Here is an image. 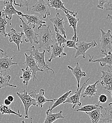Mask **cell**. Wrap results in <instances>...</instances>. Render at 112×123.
I'll return each mask as SVG.
<instances>
[{"label": "cell", "mask_w": 112, "mask_h": 123, "mask_svg": "<svg viewBox=\"0 0 112 123\" xmlns=\"http://www.w3.org/2000/svg\"></svg>", "instance_id": "obj_43"}, {"label": "cell", "mask_w": 112, "mask_h": 123, "mask_svg": "<svg viewBox=\"0 0 112 123\" xmlns=\"http://www.w3.org/2000/svg\"><path fill=\"white\" fill-rule=\"evenodd\" d=\"M98 104L105 103L108 100V96L105 93H101L98 97Z\"/></svg>", "instance_id": "obj_33"}, {"label": "cell", "mask_w": 112, "mask_h": 123, "mask_svg": "<svg viewBox=\"0 0 112 123\" xmlns=\"http://www.w3.org/2000/svg\"><path fill=\"white\" fill-rule=\"evenodd\" d=\"M30 123H32V117H30Z\"/></svg>", "instance_id": "obj_41"}, {"label": "cell", "mask_w": 112, "mask_h": 123, "mask_svg": "<svg viewBox=\"0 0 112 123\" xmlns=\"http://www.w3.org/2000/svg\"><path fill=\"white\" fill-rule=\"evenodd\" d=\"M63 111L61 110L56 113H53L52 112L46 111V117L44 123H52L56 120L61 118H64L63 116Z\"/></svg>", "instance_id": "obj_23"}, {"label": "cell", "mask_w": 112, "mask_h": 123, "mask_svg": "<svg viewBox=\"0 0 112 123\" xmlns=\"http://www.w3.org/2000/svg\"><path fill=\"white\" fill-rule=\"evenodd\" d=\"M17 95L21 99L24 108V116L25 118H28L29 117L28 115V110L32 106H37L36 101L32 98L28 93L25 89L20 92H16Z\"/></svg>", "instance_id": "obj_5"}, {"label": "cell", "mask_w": 112, "mask_h": 123, "mask_svg": "<svg viewBox=\"0 0 112 123\" xmlns=\"http://www.w3.org/2000/svg\"><path fill=\"white\" fill-rule=\"evenodd\" d=\"M0 51L1 52V54H2V55H4L5 54V53H4V51H3V50H2L1 49H0Z\"/></svg>", "instance_id": "obj_40"}, {"label": "cell", "mask_w": 112, "mask_h": 123, "mask_svg": "<svg viewBox=\"0 0 112 123\" xmlns=\"http://www.w3.org/2000/svg\"><path fill=\"white\" fill-rule=\"evenodd\" d=\"M67 68L71 71L72 74L76 78V80H77V89L76 91H78L79 90L80 88V82L81 79L82 77H86V74L82 70L81 66L78 62L76 63V66L74 68L72 67L70 65H68Z\"/></svg>", "instance_id": "obj_19"}, {"label": "cell", "mask_w": 112, "mask_h": 123, "mask_svg": "<svg viewBox=\"0 0 112 123\" xmlns=\"http://www.w3.org/2000/svg\"><path fill=\"white\" fill-rule=\"evenodd\" d=\"M7 24L6 19L0 16V33L4 37L7 36V33L6 32Z\"/></svg>", "instance_id": "obj_32"}, {"label": "cell", "mask_w": 112, "mask_h": 123, "mask_svg": "<svg viewBox=\"0 0 112 123\" xmlns=\"http://www.w3.org/2000/svg\"><path fill=\"white\" fill-rule=\"evenodd\" d=\"M106 18L108 21H111L112 23V15H111L109 14H107V15L106 16Z\"/></svg>", "instance_id": "obj_38"}, {"label": "cell", "mask_w": 112, "mask_h": 123, "mask_svg": "<svg viewBox=\"0 0 112 123\" xmlns=\"http://www.w3.org/2000/svg\"><path fill=\"white\" fill-rule=\"evenodd\" d=\"M21 123H25V122H24V120H22V122H21Z\"/></svg>", "instance_id": "obj_42"}, {"label": "cell", "mask_w": 112, "mask_h": 123, "mask_svg": "<svg viewBox=\"0 0 112 123\" xmlns=\"http://www.w3.org/2000/svg\"><path fill=\"white\" fill-rule=\"evenodd\" d=\"M72 91H69L66 92H65L62 96L59 97L58 98H57V100L55 101L51 107H49V109L47 110L49 112H52L54 108L58 107V106L62 104H64L65 100L67 99L70 94L72 93Z\"/></svg>", "instance_id": "obj_27"}, {"label": "cell", "mask_w": 112, "mask_h": 123, "mask_svg": "<svg viewBox=\"0 0 112 123\" xmlns=\"http://www.w3.org/2000/svg\"><path fill=\"white\" fill-rule=\"evenodd\" d=\"M24 55L25 57V60L24 62H23V64L26 65V67H28L32 70L33 81H34V80H38L36 77V73L38 71L43 72L44 70L41 69L38 67L34 59L31 55H28L26 53H24Z\"/></svg>", "instance_id": "obj_12"}, {"label": "cell", "mask_w": 112, "mask_h": 123, "mask_svg": "<svg viewBox=\"0 0 112 123\" xmlns=\"http://www.w3.org/2000/svg\"><path fill=\"white\" fill-rule=\"evenodd\" d=\"M101 37L100 39L101 52L102 54L107 53V49H111L112 46V35L110 30L105 32L100 29Z\"/></svg>", "instance_id": "obj_7"}, {"label": "cell", "mask_w": 112, "mask_h": 123, "mask_svg": "<svg viewBox=\"0 0 112 123\" xmlns=\"http://www.w3.org/2000/svg\"><path fill=\"white\" fill-rule=\"evenodd\" d=\"M4 105H5L7 106H10V105L11 104L12 102H10V101L9 100H8L7 98H6V99H5L4 100Z\"/></svg>", "instance_id": "obj_36"}, {"label": "cell", "mask_w": 112, "mask_h": 123, "mask_svg": "<svg viewBox=\"0 0 112 123\" xmlns=\"http://www.w3.org/2000/svg\"><path fill=\"white\" fill-rule=\"evenodd\" d=\"M45 91L44 89H40V92L38 94L36 93V91H34L32 92H30L28 94L34 99L37 102L36 107H40V108H43V105L46 102H54L55 101L57 100V98L49 99L46 98L45 97Z\"/></svg>", "instance_id": "obj_11"}, {"label": "cell", "mask_w": 112, "mask_h": 123, "mask_svg": "<svg viewBox=\"0 0 112 123\" xmlns=\"http://www.w3.org/2000/svg\"><path fill=\"white\" fill-rule=\"evenodd\" d=\"M17 64L18 63L13 61V57H9L5 53L3 57H0V72L1 73L10 71L11 67Z\"/></svg>", "instance_id": "obj_14"}, {"label": "cell", "mask_w": 112, "mask_h": 123, "mask_svg": "<svg viewBox=\"0 0 112 123\" xmlns=\"http://www.w3.org/2000/svg\"><path fill=\"white\" fill-rule=\"evenodd\" d=\"M98 108H101L103 109L104 108L102 106L99 105V104L98 103L95 105H87L83 106H82L80 108H76L75 110H74L77 112L81 111L86 113L92 111L93 110H94Z\"/></svg>", "instance_id": "obj_29"}, {"label": "cell", "mask_w": 112, "mask_h": 123, "mask_svg": "<svg viewBox=\"0 0 112 123\" xmlns=\"http://www.w3.org/2000/svg\"><path fill=\"white\" fill-rule=\"evenodd\" d=\"M64 13L66 15V17L69 24V27H72L74 31V35L72 39L76 41V42H78L79 41V37L77 36V35L76 28L78 22L79 20V18H76V17L72 15L67 12H65Z\"/></svg>", "instance_id": "obj_20"}, {"label": "cell", "mask_w": 112, "mask_h": 123, "mask_svg": "<svg viewBox=\"0 0 112 123\" xmlns=\"http://www.w3.org/2000/svg\"><path fill=\"white\" fill-rule=\"evenodd\" d=\"M90 79V78L87 79L82 84V87L79 88V90L76 91L74 93V94L70 97H68L67 99L65 100V101L64 103V104L65 103H70L72 104L73 105L72 110H74L76 106L80 107L82 105V103L80 101V98L81 97V93L84 88H85V86L87 84V81Z\"/></svg>", "instance_id": "obj_8"}, {"label": "cell", "mask_w": 112, "mask_h": 123, "mask_svg": "<svg viewBox=\"0 0 112 123\" xmlns=\"http://www.w3.org/2000/svg\"><path fill=\"white\" fill-rule=\"evenodd\" d=\"M50 21L53 24L54 28H56L59 33L64 37V38H66L65 30L64 27V24L65 23L64 18L58 12H57L56 15L51 18L50 19Z\"/></svg>", "instance_id": "obj_13"}, {"label": "cell", "mask_w": 112, "mask_h": 123, "mask_svg": "<svg viewBox=\"0 0 112 123\" xmlns=\"http://www.w3.org/2000/svg\"><path fill=\"white\" fill-rule=\"evenodd\" d=\"M64 46H60L57 43H54L52 46L51 48V55L50 58L48 60L49 62H51L52 60L57 57L61 58L67 55L66 53L64 51Z\"/></svg>", "instance_id": "obj_16"}, {"label": "cell", "mask_w": 112, "mask_h": 123, "mask_svg": "<svg viewBox=\"0 0 112 123\" xmlns=\"http://www.w3.org/2000/svg\"><path fill=\"white\" fill-rule=\"evenodd\" d=\"M54 31L56 32V35H55V42L57 43L58 45H59L60 46H63L64 44L66 43L67 40L66 38H64V37L59 33V32L57 31V29L55 28H54Z\"/></svg>", "instance_id": "obj_31"}, {"label": "cell", "mask_w": 112, "mask_h": 123, "mask_svg": "<svg viewBox=\"0 0 112 123\" xmlns=\"http://www.w3.org/2000/svg\"><path fill=\"white\" fill-rule=\"evenodd\" d=\"M102 109L101 108H98L92 111L85 113V114L89 116L92 123H98L99 121L103 119L104 117L101 112Z\"/></svg>", "instance_id": "obj_24"}, {"label": "cell", "mask_w": 112, "mask_h": 123, "mask_svg": "<svg viewBox=\"0 0 112 123\" xmlns=\"http://www.w3.org/2000/svg\"><path fill=\"white\" fill-rule=\"evenodd\" d=\"M6 98H7L8 100H9L10 102H13L14 100V99H15L14 97L12 95H9L8 96H7V97Z\"/></svg>", "instance_id": "obj_37"}, {"label": "cell", "mask_w": 112, "mask_h": 123, "mask_svg": "<svg viewBox=\"0 0 112 123\" xmlns=\"http://www.w3.org/2000/svg\"><path fill=\"white\" fill-rule=\"evenodd\" d=\"M26 51L30 53V55L34 59L38 67H40L41 68V69L43 70V69L45 68L47 72L49 70H50L52 71V74H54V71L48 66L45 62V50H44L43 52L41 53L39 51L37 48H36L34 46H32L31 49L27 50Z\"/></svg>", "instance_id": "obj_2"}, {"label": "cell", "mask_w": 112, "mask_h": 123, "mask_svg": "<svg viewBox=\"0 0 112 123\" xmlns=\"http://www.w3.org/2000/svg\"><path fill=\"white\" fill-rule=\"evenodd\" d=\"M21 70L22 72V74L20 76V78L22 80V83L27 87L30 80L32 77V71L28 67H26L25 69L22 68Z\"/></svg>", "instance_id": "obj_26"}, {"label": "cell", "mask_w": 112, "mask_h": 123, "mask_svg": "<svg viewBox=\"0 0 112 123\" xmlns=\"http://www.w3.org/2000/svg\"><path fill=\"white\" fill-rule=\"evenodd\" d=\"M22 17H24L27 21L26 23L28 25H31L33 24V29H35V25H38L39 26L42 25L46 24V22L43 21L40 19V15L37 16L36 15H31L30 14H23L21 15Z\"/></svg>", "instance_id": "obj_21"}, {"label": "cell", "mask_w": 112, "mask_h": 123, "mask_svg": "<svg viewBox=\"0 0 112 123\" xmlns=\"http://www.w3.org/2000/svg\"><path fill=\"white\" fill-rule=\"evenodd\" d=\"M76 41L71 39V40H67L66 43V46L69 48H73L76 49Z\"/></svg>", "instance_id": "obj_34"}, {"label": "cell", "mask_w": 112, "mask_h": 123, "mask_svg": "<svg viewBox=\"0 0 112 123\" xmlns=\"http://www.w3.org/2000/svg\"><path fill=\"white\" fill-rule=\"evenodd\" d=\"M13 4V0H4L3 3V8L0 12V16L10 21V25H11V21L12 19L13 16L17 14L19 16L22 14V12L18 11L15 9Z\"/></svg>", "instance_id": "obj_4"}, {"label": "cell", "mask_w": 112, "mask_h": 123, "mask_svg": "<svg viewBox=\"0 0 112 123\" xmlns=\"http://www.w3.org/2000/svg\"><path fill=\"white\" fill-rule=\"evenodd\" d=\"M105 117H104L103 123H112V102L108 104V107L105 108Z\"/></svg>", "instance_id": "obj_30"}, {"label": "cell", "mask_w": 112, "mask_h": 123, "mask_svg": "<svg viewBox=\"0 0 112 123\" xmlns=\"http://www.w3.org/2000/svg\"><path fill=\"white\" fill-rule=\"evenodd\" d=\"M20 20L21 21L22 24L20 25L21 28L22 32L24 34L25 36V41L26 42H30L31 44L35 43L36 44H39L38 41V34L35 31H33L30 25H28L24 22L23 19L19 16Z\"/></svg>", "instance_id": "obj_3"}, {"label": "cell", "mask_w": 112, "mask_h": 123, "mask_svg": "<svg viewBox=\"0 0 112 123\" xmlns=\"http://www.w3.org/2000/svg\"><path fill=\"white\" fill-rule=\"evenodd\" d=\"M97 46V44L95 40H93L89 43L83 41L78 42L76 43L77 48L74 58H77L79 56L82 55L83 58H85L86 52L89 49Z\"/></svg>", "instance_id": "obj_9"}, {"label": "cell", "mask_w": 112, "mask_h": 123, "mask_svg": "<svg viewBox=\"0 0 112 123\" xmlns=\"http://www.w3.org/2000/svg\"><path fill=\"white\" fill-rule=\"evenodd\" d=\"M106 11H112V7H110V8H106Z\"/></svg>", "instance_id": "obj_39"}, {"label": "cell", "mask_w": 112, "mask_h": 123, "mask_svg": "<svg viewBox=\"0 0 112 123\" xmlns=\"http://www.w3.org/2000/svg\"><path fill=\"white\" fill-rule=\"evenodd\" d=\"M11 76L7 75L6 73L3 74L0 72V89L7 87L17 88V86L10 83Z\"/></svg>", "instance_id": "obj_25"}, {"label": "cell", "mask_w": 112, "mask_h": 123, "mask_svg": "<svg viewBox=\"0 0 112 123\" xmlns=\"http://www.w3.org/2000/svg\"><path fill=\"white\" fill-rule=\"evenodd\" d=\"M0 113L2 115H10L11 114H14L19 117H22V116L20 114L19 110H18V112L16 113V112L12 110L10 107L6 106L4 104L0 105Z\"/></svg>", "instance_id": "obj_28"}, {"label": "cell", "mask_w": 112, "mask_h": 123, "mask_svg": "<svg viewBox=\"0 0 112 123\" xmlns=\"http://www.w3.org/2000/svg\"><path fill=\"white\" fill-rule=\"evenodd\" d=\"M7 36L9 37V41L10 43H15L18 48V50L20 51V45L22 43L23 41L22 38L24 36V34L21 32L18 33L14 28L11 29V32L7 33Z\"/></svg>", "instance_id": "obj_17"}, {"label": "cell", "mask_w": 112, "mask_h": 123, "mask_svg": "<svg viewBox=\"0 0 112 123\" xmlns=\"http://www.w3.org/2000/svg\"><path fill=\"white\" fill-rule=\"evenodd\" d=\"M104 55H105V57L98 58L96 60H93L94 56L89 55L88 62H99L100 65L102 67L107 66L109 69L112 66V53L111 51L108 52Z\"/></svg>", "instance_id": "obj_15"}, {"label": "cell", "mask_w": 112, "mask_h": 123, "mask_svg": "<svg viewBox=\"0 0 112 123\" xmlns=\"http://www.w3.org/2000/svg\"><path fill=\"white\" fill-rule=\"evenodd\" d=\"M39 44L38 49H43L48 52L51 51L52 46L54 43L53 40V33L49 25H42L38 27Z\"/></svg>", "instance_id": "obj_1"}, {"label": "cell", "mask_w": 112, "mask_h": 123, "mask_svg": "<svg viewBox=\"0 0 112 123\" xmlns=\"http://www.w3.org/2000/svg\"><path fill=\"white\" fill-rule=\"evenodd\" d=\"M99 83V80H97L94 83L87 86L84 88L85 89L84 92L81 94V97L85 98L87 97H89V98H91L92 97L96 96L98 88L97 85Z\"/></svg>", "instance_id": "obj_22"}, {"label": "cell", "mask_w": 112, "mask_h": 123, "mask_svg": "<svg viewBox=\"0 0 112 123\" xmlns=\"http://www.w3.org/2000/svg\"><path fill=\"white\" fill-rule=\"evenodd\" d=\"M49 7L54 8L56 10V12H58V10H62L64 12H67L71 15L76 17L78 14V12H74L73 11H69L64 7V3L61 0H48L47 1Z\"/></svg>", "instance_id": "obj_18"}, {"label": "cell", "mask_w": 112, "mask_h": 123, "mask_svg": "<svg viewBox=\"0 0 112 123\" xmlns=\"http://www.w3.org/2000/svg\"><path fill=\"white\" fill-rule=\"evenodd\" d=\"M101 72L102 73L101 76L102 81L100 84L104 89L111 94L112 98V71H110L108 68L106 71L102 70Z\"/></svg>", "instance_id": "obj_10"}, {"label": "cell", "mask_w": 112, "mask_h": 123, "mask_svg": "<svg viewBox=\"0 0 112 123\" xmlns=\"http://www.w3.org/2000/svg\"><path fill=\"white\" fill-rule=\"evenodd\" d=\"M30 10L32 12L39 13L40 16H42L44 18H45L51 15V11L50 7L46 3L44 0H37L36 3L31 6Z\"/></svg>", "instance_id": "obj_6"}, {"label": "cell", "mask_w": 112, "mask_h": 123, "mask_svg": "<svg viewBox=\"0 0 112 123\" xmlns=\"http://www.w3.org/2000/svg\"><path fill=\"white\" fill-rule=\"evenodd\" d=\"M109 1V0H99L98 3L97 5V8L101 9H104L105 3H108Z\"/></svg>", "instance_id": "obj_35"}]
</instances>
